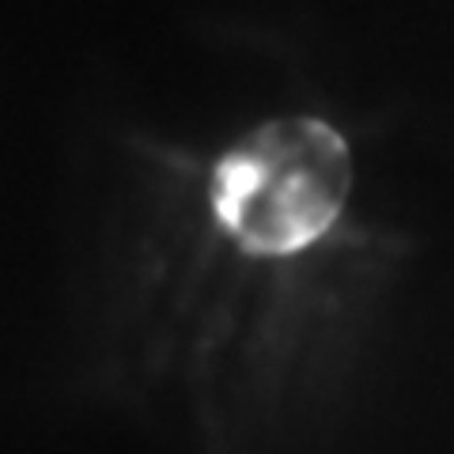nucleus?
Returning <instances> with one entry per match:
<instances>
[{
  "label": "nucleus",
  "instance_id": "nucleus-1",
  "mask_svg": "<svg viewBox=\"0 0 454 454\" xmlns=\"http://www.w3.org/2000/svg\"><path fill=\"white\" fill-rule=\"evenodd\" d=\"M352 186L348 145L318 118H277L220 155L212 212L235 247L284 258L330 231Z\"/></svg>",
  "mask_w": 454,
  "mask_h": 454
}]
</instances>
